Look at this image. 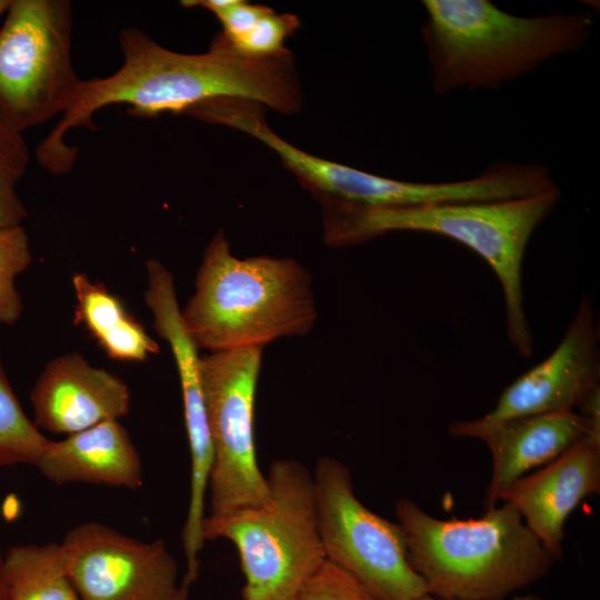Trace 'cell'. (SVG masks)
Segmentation results:
<instances>
[{"mask_svg": "<svg viewBox=\"0 0 600 600\" xmlns=\"http://www.w3.org/2000/svg\"><path fill=\"white\" fill-rule=\"evenodd\" d=\"M122 66L104 78L81 80L59 122L38 144L36 157L51 174H66L78 149L66 143L71 129L94 130L93 116L111 104H128L134 117L184 114L216 99L267 106L280 113L300 110L301 92L290 51L270 59L240 54L219 32L208 51L179 53L163 48L144 31L129 27L119 33Z\"/></svg>", "mask_w": 600, "mask_h": 600, "instance_id": "cell-1", "label": "cell"}, {"mask_svg": "<svg viewBox=\"0 0 600 600\" xmlns=\"http://www.w3.org/2000/svg\"><path fill=\"white\" fill-rule=\"evenodd\" d=\"M561 199L558 187L516 199L364 207L324 200L329 244L349 246L392 231L450 238L480 256L499 279L504 296L507 336L518 353L530 357L533 338L523 306L522 262L536 228Z\"/></svg>", "mask_w": 600, "mask_h": 600, "instance_id": "cell-2", "label": "cell"}, {"mask_svg": "<svg viewBox=\"0 0 600 600\" xmlns=\"http://www.w3.org/2000/svg\"><path fill=\"white\" fill-rule=\"evenodd\" d=\"M422 37L431 86L498 90L544 61L581 49L593 24L590 12L524 18L488 0H424Z\"/></svg>", "mask_w": 600, "mask_h": 600, "instance_id": "cell-3", "label": "cell"}, {"mask_svg": "<svg viewBox=\"0 0 600 600\" xmlns=\"http://www.w3.org/2000/svg\"><path fill=\"white\" fill-rule=\"evenodd\" d=\"M396 516L409 561L436 597L506 600L546 577L556 562L506 502L479 518L442 520L402 497Z\"/></svg>", "mask_w": 600, "mask_h": 600, "instance_id": "cell-4", "label": "cell"}, {"mask_svg": "<svg viewBox=\"0 0 600 600\" xmlns=\"http://www.w3.org/2000/svg\"><path fill=\"white\" fill-rule=\"evenodd\" d=\"M198 349L263 348L307 334L317 320L309 272L291 258H236L222 230L206 248L181 310Z\"/></svg>", "mask_w": 600, "mask_h": 600, "instance_id": "cell-5", "label": "cell"}, {"mask_svg": "<svg viewBox=\"0 0 600 600\" xmlns=\"http://www.w3.org/2000/svg\"><path fill=\"white\" fill-rule=\"evenodd\" d=\"M267 498L219 517L206 516V541L237 549L244 576L242 600L294 598L326 560L313 473L300 461L279 459L266 474Z\"/></svg>", "mask_w": 600, "mask_h": 600, "instance_id": "cell-6", "label": "cell"}, {"mask_svg": "<svg viewBox=\"0 0 600 600\" xmlns=\"http://www.w3.org/2000/svg\"><path fill=\"white\" fill-rule=\"evenodd\" d=\"M243 131L273 150L284 166L319 197L364 207H404L443 202L492 201L538 194L543 176L534 163L498 162L481 174L453 182H409L380 177L310 154L280 138L263 111L237 121Z\"/></svg>", "mask_w": 600, "mask_h": 600, "instance_id": "cell-7", "label": "cell"}, {"mask_svg": "<svg viewBox=\"0 0 600 600\" xmlns=\"http://www.w3.org/2000/svg\"><path fill=\"white\" fill-rule=\"evenodd\" d=\"M68 0H11L0 28V122L21 133L70 107L81 80L71 61Z\"/></svg>", "mask_w": 600, "mask_h": 600, "instance_id": "cell-8", "label": "cell"}, {"mask_svg": "<svg viewBox=\"0 0 600 600\" xmlns=\"http://www.w3.org/2000/svg\"><path fill=\"white\" fill-rule=\"evenodd\" d=\"M312 473L326 560L381 600H414L428 593L409 561L401 526L374 513L358 499L347 466L322 457Z\"/></svg>", "mask_w": 600, "mask_h": 600, "instance_id": "cell-9", "label": "cell"}, {"mask_svg": "<svg viewBox=\"0 0 600 600\" xmlns=\"http://www.w3.org/2000/svg\"><path fill=\"white\" fill-rule=\"evenodd\" d=\"M262 349L217 351L201 357V383L213 450L207 516L219 517L258 504L268 496L254 440Z\"/></svg>", "mask_w": 600, "mask_h": 600, "instance_id": "cell-10", "label": "cell"}, {"mask_svg": "<svg viewBox=\"0 0 600 600\" xmlns=\"http://www.w3.org/2000/svg\"><path fill=\"white\" fill-rule=\"evenodd\" d=\"M60 543L80 600H181L178 563L162 540H139L89 521Z\"/></svg>", "mask_w": 600, "mask_h": 600, "instance_id": "cell-11", "label": "cell"}, {"mask_svg": "<svg viewBox=\"0 0 600 600\" xmlns=\"http://www.w3.org/2000/svg\"><path fill=\"white\" fill-rule=\"evenodd\" d=\"M598 390L599 330L591 301L582 298L557 348L506 387L491 411L473 420L453 422L448 432L467 438L474 430L509 419L574 410Z\"/></svg>", "mask_w": 600, "mask_h": 600, "instance_id": "cell-12", "label": "cell"}, {"mask_svg": "<svg viewBox=\"0 0 600 600\" xmlns=\"http://www.w3.org/2000/svg\"><path fill=\"white\" fill-rule=\"evenodd\" d=\"M144 302L151 311L153 328L164 339L174 358L183 402L191 473L190 496L182 540L189 546L203 541L208 482L213 450L201 383L198 347L190 337L178 303L173 274L157 259L146 262Z\"/></svg>", "mask_w": 600, "mask_h": 600, "instance_id": "cell-13", "label": "cell"}, {"mask_svg": "<svg viewBox=\"0 0 600 600\" xmlns=\"http://www.w3.org/2000/svg\"><path fill=\"white\" fill-rule=\"evenodd\" d=\"M600 490V433L591 432L554 460L516 481L499 502L511 504L524 524L558 561L564 524L586 498Z\"/></svg>", "mask_w": 600, "mask_h": 600, "instance_id": "cell-14", "label": "cell"}, {"mask_svg": "<svg viewBox=\"0 0 600 600\" xmlns=\"http://www.w3.org/2000/svg\"><path fill=\"white\" fill-rule=\"evenodd\" d=\"M30 402L38 429L69 436L126 417L131 396L118 376L70 352L47 362L30 392Z\"/></svg>", "mask_w": 600, "mask_h": 600, "instance_id": "cell-15", "label": "cell"}, {"mask_svg": "<svg viewBox=\"0 0 600 600\" xmlns=\"http://www.w3.org/2000/svg\"><path fill=\"white\" fill-rule=\"evenodd\" d=\"M600 433V424L574 410L509 419L474 430L467 438L482 440L492 456V472L484 494V510L533 469L554 460L584 436Z\"/></svg>", "mask_w": 600, "mask_h": 600, "instance_id": "cell-16", "label": "cell"}, {"mask_svg": "<svg viewBox=\"0 0 600 600\" xmlns=\"http://www.w3.org/2000/svg\"><path fill=\"white\" fill-rule=\"evenodd\" d=\"M34 467L59 486L139 489L143 484L139 452L119 420L103 421L63 440H49Z\"/></svg>", "mask_w": 600, "mask_h": 600, "instance_id": "cell-17", "label": "cell"}, {"mask_svg": "<svg viewBox=\"0 0 600 600\" xmlns=\"http://www.w3.org/2000/svg\"><path fill=\"white\" fill-rule=\"evenodd\" d=\"M77 303L73 323L82 326L103 352L118 362H144L160 352L158 343L123 302L83 272L71 279Z\"/></svg>", "mask_w": 600, "mask_h": 600, "instance_id": "cell-18", "label": "cell"}, {"mask_svg": "<svg viewBox=\"0 0 600 600\" xmlns=\"http://www.w3.org/2000/svg\"><path fill=\"white\" fill-rule=\"evenodd\" d=\"M3 577L8 600H80L58 542L10 547Z\"/></svg>", "mask_w": 600, "mask_h": 600, "instance_id": "cell-19", "label": "cell"}, {"mask_svg": "<svg viewBox=\"0 0 600 600\" xmlns=\"http://www.w3.org/2000/svg\"><path fill=\"white\" fill-rule=\"evenodd\" d=\"M48 441L23 411L0 354V469L18 464L36 466Z\"/></svg>", "mask_w": 600, "mask_h": 600, "instance_id": "cell-20", "label": "cell"}, {"mask_svg": "<svg viewBox=\"0 0 600 600\" xmlns=\"http://www.w3.org/2000/svg\"><path fill=\"white\" fill-rule=\"evenodd\" d=\"M29 159L22 134L0 122V227L21 224L27 216L17 184L26 173Z\"/></svg>", "mask_w": 600, "mask_h": 600, "instance_id": "cell-21", "label": "cell"}, {"mask_svg": "<svg viewBox=\"0 0 600 600\" xmlns=\"http://www.w3.org/2000/svg\"><path fill=\"white\" fill-rule=\"evenodd\" d=\"M32 261L29 237L21 224L0 227V323L14 324L23 306L14 286L16 277Z\"/></svg>", "mask_w": 600, "mask_h": 600, "instance_id": "cell-22", "label": "cell"}, {"mask_svg": "<svg viewBox=\"0 0 600 600\" xmlns=\"http://www.w3.org/2000/svg\"><path fill=\"white\" fill-rule=\"evenodd\" d=\"M299 27L300 21L294 14H278L269 9L232 47L250 59L280 57L289 51L283 47L286 38Z\"/></svg>", "mask_w": 600, "mask_h": 600, "instance_id": "cell-23", "label": "cell"}, {"mask_svg": "<svg viewBox=\"0 0 600 600\" xmlns=\"http://www.w3.org/2000/svg\"><path fill=\"white\" fill-rule=\"evenodd\" d=\"M296 600H381L359 580L324 560L307 579Z\"/></svg>", "mask_w": 600, "mask_h": 600, "instance_id": "cell-24", "label": "cell"}, {"mask_svg": "<svg viewBox=\"0 0 600 600\" xmlns=\"http://www.w3.org/2000/svg\"><path fill=\"white\" fill-rule=\"evenodd\" d=\"M3 553L0 546V600H8L7 587L3 577Z\"/></svg>", "mask_w": 600, "mask_h": 600, "instance_id": "cell-25", "label": "cell"}, {"mask_svg": "<svg viewBox=\"0 0 600 600\" xmlns=\"http://www.w3.org/2000/svg\"><path fill=\"white\" fill-rule=\"evenodd\" d=\"M510 600H544L538 596L533 594H522V596H514Z\"/></svg>", "mask_w": 600, "mask_h": 600, "instance_id": "cell-26", "label": "cell"}, {"mask_svg": "<svg viewBox=\"0 0 600 600\" xmlns=\"http://www.w3.org/2000/svg\"><path fill=\"white\" fill-rule=\"evenodd\" d=\"M414 600H458V599H448V598H440V597H436V596H432V594H429V593H426Z\"/></svg>", "mask_w": 600, "mask_h": 600, "instance_id": "cell-27", "label": "cell"}, {"mask_svg": "<svg viewBox=\"0 0 600 600\" xmlns=\"http://www.w3.org/2000/svg\"><path fill=\"white\" fill-rule=\"evenodd\" d=\"M11 0H0V17L7 12Z\"/></svg>", "mask_w": 600, "mask_h": 600, "instance_id": "cell-28", "label": "cell"}, {"mask_svg": "<svg viewBox=\"0 0 600 600\" xmlns=\"http://www.w3.org/2000/svg\"><path fill=\"white\" fill-rule=\"evenodd\" d=\"M283 600H296V597H294V598H290V599H283Z\"/></svg>", "mask_w": 600, "mask_h": 600, "instance_id": "cell-29", "label": "cell"}]
</instances>
